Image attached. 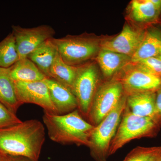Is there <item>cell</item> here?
Instances as JSON below:
<instances>
[{"label":"cell","instance_id":"6da1fadb","mask_svg":"<svg viewBox=\"0 0 161 161\" xmlns=\"http://www.w3.org/2000/svg\"><path fill=\"white\" fill-rule=\"evenodd\" d=\"M45 129L37 119L0 129V153L38 161L45 142Z\"/></svg>","mask_w":161,"mask_h":161},{"label":"cell","instance_id":"7a4b0ae2","mask_svg":"<svg viewBox=\"0 0 161 161\" xmlns=\"http://www.w3.org/2000/svg\"><path fill=\"white\" fill-rule=\"evenodd\" d=\"M44 112L43 122L52 141L89 147L90 137L95 126L85 120L78 109L64 115Z\"/></svg>","mask_w":161,"mask_h":161},{"label":"cell","instance_id":"3957f363","mask_svg":"<svg viewBox=\"0 0 161 161\" xmlns=\"http://www.w3.org/2000/svg\"><path fill=\"white\" fill-rule=\"evenodd\" d=\"M161 128V117L137 116L131 113L126 107L115 135L111 142L109 156L114 154L133 140L154 137Z\"/></svg>","mask_w":161,"mask_h":161},{"label":"cell","instance_id":"277c9868","mask_svg":"<svg viewBox=\"0 0 161 161\" xmlns=\"http://www.w3.org/2000/svg\"><path fill=\"white\" fill-rule=\"evenodd\" d=\"M60 57L65 63L78 66L96 58L101 49V42L93 35H67L60 38H52Z\"/></svg>","mask_w":161,"mask_h":161},{"label":"cell","instance_id":"5b68a950","mask_svg":"<svg viewBox=\"0 0 161 161\" xmlns=\"http://www.w3.org/2000/svg\"><path fill=\"white\" fill-rule=\"evenodd\" d=\"M127 97L125 95L115 108L92 131L88 147L92 156L96 161H106L109 156L110 145L126 107Z\"/></svg>","mask_w":161,"mask_h":161},{"label":"cell","instance_id":"8992f818","mask_svg":"<svg viewBox=\"0 0 161 161\" xmlns=\"http://www.w3.org/2000/svg\"><path fill=\"white\" fill-rule=\"evenodd\" d=\"M99 73L96 64L86 63L80 65L72 87L78 102V109L82 116L87 119L93 99L99 84Z\"/></svg>","mask_w":161,"mask_h":161},{"label":"cell","instance_id":"52a82bcc","mask_svg":"<svg viewBox=\"0 0 161 161\" xmlns=\"http://www.w3.org/2000/svg\"><path fill=\"white\" fill-rule=\"evenodd\" d=\"M125 95L122 85L115 78L99 86L89 114V122L95 126L98 125L115 108Z\"/></svg>","mask_w":161,"mask_h":161},{"label":"cell","instance_id":"ba28073f","mask_svg":"<svg viewBox=\"0 0 161 161\" xmlns=\"http://www.w3.org/2000/svg\"><path fill=\"white\" fill-rule=\"evenodd\" d=\"M20 59L27 58L32 52L46 40L53 38L55 30L47 25L24 28L19 25L12 26Z\"/></svg>","mask_w":161,"mask_h":161},{"label":"cell","instance_id":"9c48e42d","mask_svg":"<svg viewBox=\"0 0 161 161\" xmlns=\"http://www.w3.org/2000/svg\"><path fill=\"white\" fill-rule=\"evenodd\" d=\"M147 29L125 24L122 31L115 38L101 42V49L126 55L132 58L143 40Z\"/></svg>","mask_w":161,"mask_h":161},{"label":"cell","instance_id":"30bf717a","mask_svg":"<svg viewBox=\"0 0 161 161\" xmlns=\"http://www.w3.org/2000/svg\"><path fill=\"white\" fill-rule=\"evenodd\" d=\"M14 83L18 99L21 104H35L43 108L44 112L58 114L44 80L30 82L14 81Z\"/></svg>","mask_w":161,"mask_h":161},{"label":"cell","instance_id":"8fae6325","mask_svg":"<svg viewBox=\"0 0 161 161\" xmlns=\"http://www.w3.org/2000/svg\"><path fill=\"white\" fill-rule=\"evenodd\" d=\"M130 64L132 67L125 71L122 77L114 78L122 84L127 96L142 92H156L161 88V77L146 73Z\"/></svg>","mask_w":161,"mask_h":161},{"label":"cell","instance_id":"7c38bea8","mask_svg":"<svg viewBox=\"0 0 161 161\" xmlns=\"http://www.w3.org/2000/svg\"><path fill=\"white\" fill-rule=\"evenodd\" d=\"M43 80L58 115L68 114L78 109L77 99L69 89L51 78H46Z\"/></svg>","mask_w":161,"mask_h":161},{"label":"cell","instance_id":"4fadbf2b","mask_svg":"<svg viewBox=\"0 0 161 161\" xmlns=\"http://www.w3.org/2000/svg\"><path fill=\"white\" fill-rule=\"evenodd\" d=\"M130 19L138 24L158 22L161 14V0H133L130 3Z\"/></svg>","mask_w":161,"mask_h":161},{"label":"cell","instance_id":"5bb4252c","mask_svg":"<svg viewBox=\"0 0 161 161\" xmlns=\"http://www.w3.org/2000/svg\"><path fill=\"white\" fill-rule=\"evenodd\" d=\"M156 95V92H142L128 95L127 108L137 116L160 117L155 114Z\"/></svg>","mask_w":161,"mask_h":161},{"label":"cell","instance_id":"9a60e30c","mask_svg":"<svg viewBox=\"0 0 161 161\" xmlns=\"http://www.w3.org/2000/svg\"><path fill=\"white\" fill-rule=\"evenodd\" d=\"M95 59L103 75L107 77L113 76L131 61V58L126 55L101 49Z\"/></svg>","mask_w":161,"mask_h":161},{"label":"cell","instance_id":"2e32d148","mask_svg":"<svg viewBox=\"0 0 161 161\" xmlns=\"http://www.w3.org/2000/svg\"><path fill=\"white\" fill-rule=\"evenodd\" d=\"M161 48V31L156 28L147 29L143 40L131 58L130 63L157 57Z\"/></svg>","mask_w":161,"mask_h":161},{"label":"cell","instance_id":"e0dca14e","mask_svg":"<svg viewBox=\"0 0 161 161\" xmlns=\"http://www.w3.org/2000/svg\"><path fill=\"white\" fill-rule=\"evenodd\" d=\"M0 103L15 114L22 105L18 99L14 80L10 76V68L0 70Z\"/></svg>","mask_w":161,"mask_h":161},{"label":"cell","instance_id":"ac0fdd59","mask_svg":"<svg viewBox=\"0 0 161 161\" xmlns=\"http://www.w3.org/2000/svg\"><path fill=\"white\" fill-rule=\"evenodd\" d=\"M10 75L14 81L30 82L42 81L47 78L28 58L20 59L10 67Z\"/></svg>","mask_w":161,"mask_h":161},{"label":"cell","instance_id":"d6986e66","mask_svg":"<svg viewBox=\"0 0 161 161\" xmlns=\"http://www.w3.org/2000/svg\"><path fill=\"white\" fill-rule=\"evenodd\" d=\"M58 52L51 39L46 40L31 53L27 58L49 78L50 70Z\"/></svg>","mask_w":161,"mask_h":161},{"label":"cell","instance_id":"ffe728a7","mask_svg":"<svg viewBox=\"0 0 161 161\" xmlns=\"http://www.w3.org/2000/svg\"><path fill=\"white\" fill-rule=\"evenodd\" d=\"M80 66L69 65L63 61L58 53L51 67L49 78L56 80L72 91Z\"/></svg>","mask_w":161,"mask_h":161},{"label":"cell","instance_id":"44dd1931","mask_svg":"<svg viewBox=\"0 0 161 161\" xmlns=\"http://www.w3.org/2000/svg\"><path fill=\"white\" fill-rule=\"evenodd\" d=\"M19 60L15 39L11 32L0 42V68H9Z\"/></svg>","mask_w":161,"mask_h":161},{"label":"cell","instance_id":"7402d4cb","mask_svg":"<svg viewBox=\"0 0 161 161\" xmlns=\"http://www.w3.org/2000/svg\"><path fill=\"white\" fill-rule=\"evenodd\" d=\"M130 64L143 71L161 78V60L158 56Z\"/></svg>","mask_w":161,"mask_h":161},{"label":"cell","instance_id":"603a6c76","mask_svg":"<svg viewBox=\"0 0 161 161\" xmlns=\"http://www.w3.org/2000/svg\"><path fill=\"white\" fill-rule=\"evenodd\" d=\"M159 147H137L131 150L124 161H145L158 149Z\"/></svg>","mask_w":161,"mask_h":161},{"label":"cell","instance_id":"cb8c5ba5","mask_svg":"<svg viewBox=\"0 0 161 161\" xmlns=\"http://www.w3.org/2000/svg\"><path fill=\"white\" fill-rule=\"evenodd\" d=\"M22 121L15 114L0 103V129L21 123Z\"/></svg>","mask_w":161,"mask_h":161},{"label":"cell","instance_id":"d4e9b609","mask_svg":"<svg viewBox=\"0 0 161 161\" xmlns=\"http://www.w3.org/2000/svg\"><path fill=\"white\" fill-rule=\"evenodd\" d=\"M155 114L157 116L161 117V88L156 92Z\"/></svg>","mask_w":161,"mask_h":161},{"label":"cell","instance_id":"484cf974","mask_svg":"<svg viewBox=\"0 0 161 161\" xmlns=\"http://www.w3.org/2000/svg\"><path fill=\"white\" fill-rule=\"evenodd\" d=\"M161 157V146L152 155L145 161H159Z\"/></svg>","mask_w":161,"mask_h":161},{"label":"cell","instance_id":"4316f807","mask_svg":"<svg viewBox=\"0 0 161 161\" xmlns=\"http://www.w3.org/2000/svg\"><path fill=\"white\" fill-rule=\"evenodd\" d=\"M9 157L10 161H35L23 157L9 156Z\"/></svg>","mask_w":161,"mask_h":161},{"label":"cell","instance_id":"83f0119b","mask_svg":"<svg viewBox=\"0 0 161 161\" xmlns=\"http://www.w3.org/2000/svg\"><path fill=\"white\" fill-rule=\"evenodd\" d=\"M0 161H10L9 156L3 154L0 158Z\"/></svg>","mask_w":161,"mask_h":161},{"label":"cell","instance_id":"f1b7e54d","mask_svg":"<svg viewBox=\"0 0 161 161\" xmlns=\"http://www.w3.org/2000/svg\"><path fill=\"white\" fill-rule=\"evenodd\" d=\"M158 57H159V58H160V59L161 60V48L160 50V52H159V53Z\"/></svg>","mask_w":161,"mask_h":161},{"label":"cell","instance_id":"f546056e","mask_svg":"<svg viewBox=\"0 0 161 161\" xmlns=\"http://www.w3.org/2000/svg\"><path fill=\"white\" fill-rule=\"evenodd\" d=\"M2 155H3V154L0 153V158H1V157L2 156Z\"/></svg>","mask_w":161,"mask_h":161},{"label":"cell","instance_id":"4dcf8cb0","mask_svg":"<svg viewBox=\"0 0 161 161\" xmlns=\"http://www.w3.org/2000/svg\"><path fill=\"white\" fill-rule=\"evenodd\" d=\"M159 161H161V157L160 158V159Z\"/></svg>","mask_w":161,"mask_h":161},{"label":"cell","instance_id":"1f68e13d","mask_svg":"<svg viewBox=\"0 0 161 161\" xmlns=\"http://www.w3.org/2000/svg\"><path fill=\"white\" fill-rule=\"evenodd\" d=\"M2 68H0V70H1V69H2Z\"/></svg>","mask_w":161,"mask_h":161}]
</instances>
